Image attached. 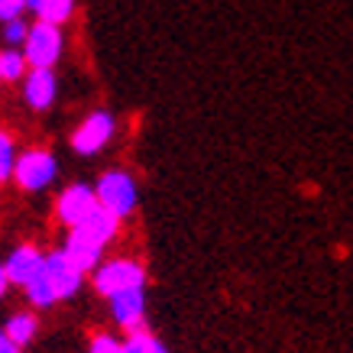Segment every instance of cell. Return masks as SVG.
Returning <instances> with one entry per match:
<instances>
[{
	"mask_svg": "<svg viewBox=\"0 0 353 353\" xmlns=\"http://www.w3.org/2000/svg\"><path fill=\"white\" fill-rule=\"evenodd\" d=\"M97 201L104 211L123 221L137 208V185L127 172H104V179L97 182Z\"/></svg>",
	"mask_w": 353,
	"mask_h": 353,
	"instance_id": "cell-1",
	"label": "cell"
},
{
	"mask_svg": "<svg viewBox=\"0 0 353 353\" xmlns=\"http://www.w3.org/2000/svg\"><path fill=\"white\" fill-rule=\"evenodd\" d=\"M143 282H146V272L139 263L133 259H114V263H104V266L97 269L94 276V289L101 295H120V292H130V289H143Z\"/></svg>",
	"mask_w": 353,
	"mask_h": 353,
	"instance_id": "cell-2",
	"label": "cell"
},
{
	"mask_svg": "<svg viewBox=\"0 0 353 353\" xmlns=\"http://www.w3.org/2000/svg\"><path fill=\"white\" fill-rule=\"evenodd\" d=\"M23 55H26V62H30L32 68H52V65L59 62V55H62V32H59V26H52V23H36V26H30Z\"/></svg>",
	"mask_w": 353,
	"mask_h": 353,
	"instance_id": "cell-3",
	"label": "cell"
},
{
	"mask_svg": "<svg viewBox=\"0 0 353 353\" xmlns=\"http://www.w3.org/2000/svg\"><path fill=\"white\" fill-rule=\"evenodd\" d=\"M55 156L52 152H43V150H30L23 152L20 159H17V172H13V179H17V185L20 188H26V192H39V188H46V185L55 179Z\"/></svg>",
	"mask_w": 353,
	"mask_h": 353,
	"instance_id": "cell-4",
	"label": "cell"
},
{
	"mask_svg": "<svg viewBox=\"0 0 353 353\" xmlns=\"http://www.w3.org/2000/svg\"><path fill=\"white\" fill-rule=\"evenodd\" d=\"M97 208H101V201H97L94 188L72 185V188H65V192L59 194V208H55V211H59V221H62V224H68L75 230V227H81L88 217L94 214Z\"/></svg>",
	"mask_w": 353,
	"mask_h": 353,
	"instance_id": "cell-5",
	"label": "cell"
},
{
	"mask_svg": "<svg viewBox=\"0 0 353 353\" xmlns=\"http://www.w3.org/2000/svg\"><path fill=\"white\" fill-rule=\"evenodd\" d=\"M110 137H114V117L104 114V110H97V114H91V117L75 130L72 146H75V152H81V156H94L97 150L108 146Z\"/></svg>",
	"mask_w": 353,
	"mask_h": 353,
	"instance_id": "cell-6",
	"label": "cell"
},
{
	"mask_svg": "<svg viewBox=\"0 0 353 353\" xmlns=\"http://www.w3.org/2000/svg\"><path fill=\"white\" fill-rule=\"evenodd\" d=\"M46 279L52 282V289L59 299H72L78 292V285H81V276L85 272H78L75 266H72V259L65 256L62 250L59 253H52V256H46Z\"/></svg>",
	"mask_w": 353,
	"mask_h": 353,
	"instance_id": "cell-7",
	"label": "cell"
},
{
	"mask_svg": "<svg viewBox=\"0 0 353 353\" xmlns=\"http://www.w3.org/2000/svg\"><path fill=\"white\" fill-rule=\"evenodd\" d=\"M43 269H46V259L43 253L36 250V246H20V250H13L10 259H7V276H10L13 285H30L36 276H43Z\"/></svg>",
	"mask_w": 353,
	"mask_h": 353,
	"instance_id": "cell-8",
	"label": "cell"
},
{
	"mask_svg": "<svg viewBox=\"0 0 353 353\" xmlns=\"http://www.w3.org/2000/svg\"><path fill=\"white\" fill-rule=\"evenodd\" d=\"M110 308H114V318H117L120 327H127L130 334L143 331V308H146L143 289H130V292L114 295V299H110Z\"/></svg>",
	"mask_w": 353,
	"mask_h": 353,
	"instance_id": "cell-9",
	"label": "cell"
},
{
	"mask_svg": "<svg viewBox=\"0 0 353 353\" xmlns=\"http://www.w3.org/2000/svg\"><path fill=\"white\" fill-rule=\"evenodd\" d=\"M23 94H26V104L36 110H46L55 101V75L52 68H32L26 81H23Z\"/></svg>",
	"mask_w": 353,
	"mask_h": 353,
	"instance_id": "cell-10",
	"label": "cell"
},
{
	"mask_svg": "<svg viewBox=\"0 0 353 353\" xmlns=\"http://www.w3.org/2000/svg\"><path fill=\"white\" fill-rule=\"evenodd\" d=\"M62 253L72 259V266H75L78 272H91V269L97 266L101 253H104V246L91 243V240H85V236L78 234V230H72V234H68V243H65Z\"/></svg>",
	"mask_w": 353,
	"mask_h": 353,
	"instance_id": "cell-11",
	"label": "cell"
},
{
	"mask_svg": "<svg viewBox=\"0 0 353 353\" xmlns=\"http://www.w3.org/2000/svg\"><path fill=\"white\" fill-rule=\"evenodd\" d=\"M117 224H120V217H114L110 211H104V208H97L94 214L88 217L81 227H75V230L85 236V240H91V243L104 246V243H110V240H114V234H117Z\"/></svg>",
	"mask_w": 353,
	"mask_h": 353,
	"instance_id": "cell-12",
	"label": "cell"
},
{
	"mask_svg": "<svg viewBox=\"0 0 353 353\" xmlns=\"http://www.w3.org/2000/svg\"><path fill=\"white\" fill-rule=\"evenodd\" d=\"M36 327H39V324H36L32 314H13L10 321H7V327H3V334H7L17 347H26V343L36 337Z\"/></svg>",
	"mask_w": 353,
	"mask_h": 353,
	"instance_id": "cell-13",
	"label": "cell"
},
{
	"mask_svg": "<svg viewBox=\"0 0 353 353\" xmlns=\"http://www.w3.org/2000/svg\"><path fill=\"white\" fill-rule=\"evenodd\" d=\"M72 10H75V0H39V23H52V26H59V23H65L68 17H72Z\"/></svg>",
	"mask_w": 353,
	"mask_h": 353,
	"instance_id": "cell-14",
	"label": "cell"
},
{
	"mask_svg": "<svg viewBox=\"0 0 353 353\" xmlns=\"http://www.w3.org/2000/svg\"><path fill=\"white\" fill-rule=\"evenodd\" d=\"M26 299H30L36 308H49L52 301H59V295H55L52 282H49V279H46V272H43V276H36L30 285H26Z\"/></svg>",
	"mask_w": 353,
	"mask_h": 353,
	"instance_id": "cell-15",
	"label": "cell"
},
{
	"mask_svg": "<svg viewBox=\"0 0 353 353\" xmlns=\"http://www.w3.org/2000/svg\"><path fill=\"white\" fill-rule=\"evenodd\" d=\"M123 353H169V350H165L150 331H137V334H130L127 337Z\"/></svg>",
	"mask_w": 353,
	"mask_h": 353,
	"instance_id": "cell-16",
	"label": "cell"
},
{
	"mask_svg": "<svg viewBox=\"0 0 353 353\" xmlns=\"http://www.w3.org/2000/svg\"><path fill=\"white\" fill-rule=\"evenodd\" d=\"M23 68H26V55L13 52V49L0 52V78H3V81H20Z\"/></svg>",
	"mask_w": 353,
	"mask_h": 353,
	"instance_id": "cell-17",
	"label": "cell"
},
{
	"mask_svg": "<svg viewBox=\"0 0 353 353\" xmlns=\"http://www.w3.org/2000/svg\"><path fill=\"white\" fill-rule=\"evenodd\" d=\"M17 172V156H13V137L0 130V182H7Z\"/></svg>",
	"mask_w": 353,
	"mask_h": 353,
	"instance_id": "cell-18",
	"label": "cell"
},
{
	"mask_svg": "<svg viewBox=\"0 0 353 353\" xmlns=\"http://www.w3.org/2000/svg\"><path fill=\"white\" fill-rule=\"evenodd\" d=\"M23 10H26V0H0V20L3 23L20 20Z\"/></svg>",
	"mask_w": 353,
	"mask_h": 353,
	"instance_id": "cell-19",
	"label": "cell"
},
{
	"mask_svg": "<svg viewBox=\"0 0 353 353\" xmlns=\"http://www.w3.org/2000/svg\"><path fill=\"white\" fill-rule=\"evenodd\" d=\"M91 353H123V343H117L110 334H97L91 341Z\"/></svg>",
	"mask_w": 353,
	"mask_h": 353,
	"instance_id": "cell-20",
	"label": "cell"
},
{
	"mask_svg": "<svg viewBox=\"0 0 353 353\" xmlns=\"http://www.w3.org/2000/svg\"><path fill=\"white\" fill-rule=\"evenodd\" d=\"M26 36H30V26H26V23L23 20H13V23H7V30H3V39H7V43H26Z\"/></svg>",
	"mask_w": 353,
	"mask_h": 353,
	"instance_id": "cell-21",
	"label": "cell"
},
{
	"mask_svg": "<svg viewBox=\"0 0 353 353\" xmlns=\"http://www.w3.org/2000/svg\"><path fill=\"white\" fill-rule=\"evenodd\" d=\"M0 353H20V347H17L3 331H0Z\"/></svg>",
	"mask_w": 353,
	"mask_h": 353,
	"instance_id": "cell-22",
	"label": "cell"
},
{
	"mask_svg": "<svg viewBox=\"0 0 353 353\" xmlns=\"http://www.w3.org/2000/svg\"><path fill=\"white\" fill-rule=\"evenodd\" d=\"M7 285H10V276H7V266H0V295L7 292Z\"/></svg>",
	"mask_w": 353,
	"mask_h": 353,
	"instance_id": "cell-23",
	"label": "cell"
}]
</instances>
